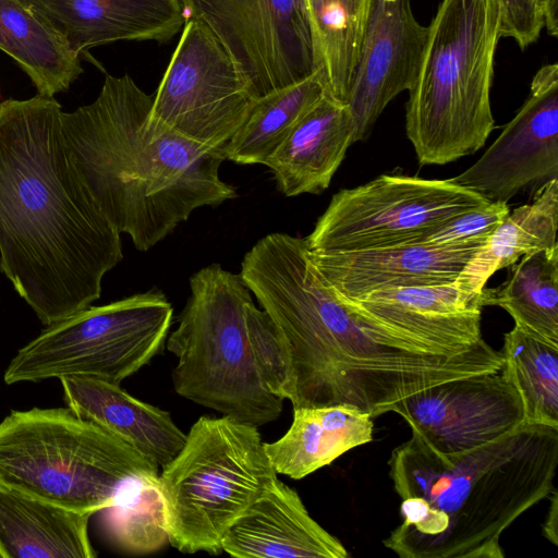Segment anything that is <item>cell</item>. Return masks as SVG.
<instances>
[{"mask_svg":"<svg viewBox=\"0 0 558 558\" xmlns=\"http://www.w3.org/2000/svg\"><path fill=\"white\" fill-rule=\"evenodd\" d=\"M100 512L107 538L125 553L149 554L169 542L158 477L130 481L118 494L114 502Z\"/></svg>","mask_w":558,"mask_h":558,"instance_id":"obj_29","label":"cell"},{"mask_svg":"<svg viewBox=\"0 0 558 558\" xmlns=\"http://www.w3.org/2000/svg\"><path fill=\"white\" fill-rule=\"evenodd\" d=\"M554 179H558L557 63L536 72L514 118L475 163L451 178L490 202L502 203Z\"/></svg>","mask_w":558,"mask_h":558,"instance_id":"obj_13","label":"cell"},{"mask_svg":"<svg viewBox=\"0 0 558 558\" xmlns=\"http://www.w3.org/2000/svg\"><path fill=\"white\" fill-rule=\"evenodd\" d=\"M173 307L158 289L87 306L46 328L8 364V385L88 377L121 384L162 349Z\"/></svg>","mask_w":558,"mask_h":558,"instance_id":"obj_8","label":"cell"},{"mask_svg":"<svg viewBox=\"0 0 558 558\" xmlns=\"http://www.w3.org/2000/svg\"><path fill=\"white\" fill-rule=\"evenodd\" d=\"M90 517L0 487V558H94Z\"/></svg>","mask_w":558,"mask_h":558,"instance_id":"obj_22","label":"cell"},{"mask_svg":"<svg viewBox=\"0 0 558 558\" xmlns=\"http://www.w3.org/2000/svg\"><path fill=\"white\" fill-rule=\"evenodd\" d=\"M221 548L241 558L349 556L342 543L311 517L296 490L279 478L230 526Z\"/></svg>","mask_w":558,"mask_h":558,"instance_id":"obj_18","label":"cell"},{"mask_svg":"<svg viewBox=\"0 0 558 558\" xmlns=\"http://www.w3.org/2000/svg\"><path fill=\"white\" fill-rule=\"evenodd\" d=\"M54 97L0 104V270L49 326L98 300L121 233L82 182Z\"/></svg>","mask_w":558,"mask_h":558,"instance_id":"obj_1","label":"cell"},{"mask_svg":"<svg viewBox=\"0 0 558 558\" xmlns=\"http://www.w3.org/2000/svg\"><path fill=\"white\" fill-rule=\"evenodd\" d=\"M488 202L451 179L381 174L336 193L304 240L311 253L418 242L448 219Z\"/></svg>","mask_w":558,"mask_h":558,"instance_id":"obj_9","label":"cell"},{"mask_svg":"<svg viewBox=\"0 0 558 558\" xmlns=\"http://www.w3.org/2000/svg\"><path fill=\"white\" fill-rule=\"evenodd\" d=\"M256 97L211 31L186 19L153 97L149 119L209 148H225Z\"/></svg>","mask_w":558,"mask_h":558,"instance_id":"obj_10","label":"cell"},{"mask_svg":"<svg viewBox=\"0 0 558 558\" xmlns=\"http://www.w3.org/2000/svg\"><path fill=\"white\" fill-rule=\"evenodd\" d=\"M151 105L129 74H107L93 102L61 113L64 145L82 182L142 252L197 208L236 197L219 177L225 148L202 146L151 122Z\"/></svg>","mask_w":558,"mask_h":558,"instance_id":"obj_2","label":"cell"},{"mask_svg":"<svg viewBox=\"0 0 558 558\" xmlns=\"http://www.w3.org/2000/svg\"><path fill=\"white\" fill-rule=\"evenodd\" d=\"M0 49L19 63L41 96L66 90L83 72L80 54L22 0H0Z\"/></svg>","mask_w":558,"mask_h":558,"instance_id":"obj_24","label":"cell"},{"mask_svg":"<svg viewBox=\"0 0 558 558\" xmlns=\"http://www.w3.org/2000/svg\"><path fill=\"white\" fill-rule=\"evenodd\" d=\"M498 0H441L409 92L405 131L421 165L472 155L495 129Z\"/></svg>","mask_w":558,"mask_h":558,"instance_id":"obj_5","label":"cell"},{"mask_svg":"<svg viewBox=\"0 0 558 558\" xmlns=\"http://www.w3.org/2000/svg\"><path fill=\"white\" fill-rule=\"evenodd\" d=\"M1 104V102H0Z\"/></svg>","mask_w":558,"mask_h":558,"instance_id":"obj_33","label":"cell"},{"mask_svg":"<svg viewBox=\"0 0 558 558\" xmlns=\"http://www.w3.org/2000/svg\"><path fill=\"white\" fill-rule=\"evenodd\" d=\"M558 179L541 186L530 204L505 217L487 243L466 264L454 281L469 299L480 302L488 279L522 256L558 246ZM481 304V303H480Z\"/></svg>","mask_w":558,"mask_h":558,"instance_id":"obj_23","label":"cell"},{"mask_svg":"<svg viewBox=\"0 0 558 558\" xmlns=\"http://www.w3.org/2000/svg\"><path fill=\"white\" fill-rule=\"evenodd\" d=\"M336 298L360 324L399 341L450 354L488 344L481 330L483 307L454 282L389 288L356 299Z\"/></svg>","mask_w":558,"mask_h":558,"instance_id":"obj_14","label":"cell"},{"mask_svg":"<svg viewBox=\"0 0 558 558\" xmlns=\"http://www.w3.org/2000/svg\"><path fill=\"white\" fill-rule=\"evenodd\" d=\"M551 506L543 526L544 536L554 545H558V496L556 488L551 492Z\"/></svg>","mask_w":558,"mask_h":558,"instance_id":"obj_32","label":"cell"},{"mask_svg":"<svg viewBox=\"0 0 558 558\" xmlns=\"http://www.w3.org/2000/svg\"><path fill=\"white\" fill-rule=\"evenodd\" d=\"M500 354L501 373L521 397L525 422L558 428V347L514 325Z\"/></svg>","mask_w":558,"mask_h":558,"instance_id":"obj_28","label":"cell"},{"mask_svg":"<svg viewBox=\"0 0 558 558\" xmlns=\"http://www.w3.org/2000/svg\"><path fill=\"white\" fill-rule=\"evenodd\" d=\"M389 412L446 454L484 446L525 422L521 397L501 369L430 386L397 401Z\"/></svg>","mask_w":558,"mask_h":558,"instance_id":"obj_12","label":"cell"},{"mask_svg":"<svg viewBox=\"0 0 558 558\" xmlns=\"http://www.w3.org/2000/svg\"><path fill=\"white\" fill-rule=\"evenodd\" d=\"M78 54L121 40L159 44L185 24L181 0H22Z\"/></svg>","mask_w":558,"mask_h":558,"instance_id":"obj_17","label":"cell"},{"mask_svg":"<svg viewBox=\"0 0 558 558\" xmlns=\"http://www.w3.org/2000/svg\"><path fill=\"white\" fill-rule=\"evenodd\" d=\"M487 241L446 246L413 242L352 252L307 251V255L336 295L356 299L389 288L452 283Z\"/></svg>","mask_w":558,"mask_h":558,"instance_id":"obj_16","label":"cell"},{"mask_svg":"<svg viewBox=\"0 0 558 558\" xmlns=\"http://www.w3.org/2000/svg\"><path fill=\"white\" fill-rule=\"evenodd\" d=\"M495 288H483L481 306L507 311L514 325L558 347V246L524 255Z\"/></svg>","mask_w":558,"mask_h":558,"instance_id":"obj_25","label":"cell"},{"mask_svg":"<svg viewBox=\"0 0 558 558\" xmlns=\"http://www.w3.org/2000/svg\"><path fill=\"white\" fill-rule=\"evenodd\" d=\"M558 428L524 422L473 450L446 454L418 435L391 451L402 522L383 543L401 558H504L500 536L550 496Z\"/></svg>","mask_w":558,"mask_h":558,"instance_id":"obj_3","label":"cell"},{"mask_svg":"<svg viewBox=\"0 0 558 558\" xmlns=\"http://www.w3.org/2000/svg\"><path fill=\"white\" fill-rule=\"evenodd\" d=\"M158 464L66 408L12 411L0 422V487L81 513L110 507Z\"/></svg>","mask_w":558,"mask_h":558,"instance_id":"obj_6","label":"cell"},{"mask_svg":"<svg viewBox=\"0 0 558 558\" xmlns=\"http://www.w3.org/2000/svg\"><path fill=\"white\" fill-rule=\"evenodd\" d=\"M509 211L507 203H485L448 219L423 235L416 243L446 246L476 240H489Z\"/></svg>","mask_w":558,"mask_h":558,"instance_id":"obj_30","label":"cell"},{"mask_svg":"<svg viewBox=\"0 0 558 558\" xmlns=\"http://www.w3.org/2000/svg\"><path fill=\"white\" fill-rule=\"evenodd\" d=\"M310 21L315 73L325 95L345 104L359 59L371 0H303Z\"/></svg>","mask_w":558,"mask_h":558,"instance_id":"obj_26","label":"cell"},{"mask_svg":"<svg viewBox=\"0 0 558 558\" xmlns=\"http://www.w3.org/2000/svg\"><path fill=\"white\" fill-rule=\"evenodd\" d=\"M499 34L515 40L524 50L534 44L544 27L542 0H498Z\"/></svg>","mask_w":558,"mask_h":558,"instance_id":"obj_31","label":"cell"},{"mask_svg":"<svg viewBox=\"0 0 558 558\" xmlns=\"http://www.w3.org/2000/svg\"><path fill=\"white\" fill-rule=\"evenodd\" d=\"M373 429V417L350 404L298 408L287 433L264 446L277 474L301 480L372 441Z\"/></svg>","mask_w":558,"mask_h":558,"instance_id":"obj_21","label":"cell"},{"mask_svg":"<svg viewBox=\"0 0 558 558\" xmlns=\"http://www.w3.org/2000/svg\"><path fill=\"white\" fill-rule=\"evenodd\" d=\"M353 143L354 125L348 107L324 95L264 165L284 196L320 194Z\"/></svg>","mask_w":558,"mask_h":558,"instance_id":"obj_19","label":"cell"},{"mask_svg":"<svg viewBox=\"0 0 558 558\" xmlns=\"http://www.w3.org/2000/svg\"><path fill=\"white\" fill-rule=\"evenodd\" d=\"M60 381L70 410L112 432L158 466L167 465L183 447L186 434L169 412L132 397L119 384L88 377Z\"/></svg>","mask_w":558,"mask_h":558,"instance_id":"obj_20","label":"cell"},{"mask_svg":"<svg viewBox=\"0 0 558 558\" xmlns=\"http://www.w3.org/2000/svg\"><path fill=\"white\" fill-rule=\"evenodd\" d=\"M190 296L166 339L177 356L175 392L240 422L260 426L283 409L288 378L280 335L240 274L210 264L190 278Z\"/></svg>","mask_w":558,"mask_h":558,"instance_id":"obj_4","label":"cell"},{"mask_svg":"<svg viewBox=\"0 0 558 558\" xmlns=\"http://www.w3.org/2000/svg\"><path fill=\"white\" fill-rule=\"evenodd\" d=\"M325 95L316 73L258 97L244 122L225 146L226 159L264 165L296 122Z\"/></svg>","mask_w":558,"mask_h":558,"instance_id":"obj_27","label":"cell"},{"mask_svg":"<svg viewBox=\"0 0 558 558\" xmlns=\"http://www.w3.org/2000/svg\"><path fill=\"white\" fill-rule=\"evenodd\" d=\"M427 36L428 26L415 19L410 0H371L344 104L353 120L354 142L365 140L387 105L410 89Z\"/></svg>","mask_w":558,"mask_h":558,"instance_id":"obj_15","label":"cell"},{"mask_svg":"<svg viewBox=\"0 0 558 558\" xmlns=\"http://www.w3.org/2000/svg\"><path fill=\"white\" fill-rule=\"evenodd\" d=\"M233 59L258 98L315 73L303 0H181ZM187 17V19H189Z\"/></svg>","mask_w":558,"mask_h":558,"instance_id":"obj_11","label":"cell"},{"mask_svg":"<svg viewBox=\"0 0 558 558\" xmlns=\"http://www.w3.org/2000/svg\"><path fill=\"white\" fill-rule=\"evenodd\" d=\"M257 426L201 416L162 468L169 543L179 551L217 555L230 526L278 478Z\"/></svg>","mask_w":558,"mask_h":558,"instance_id":"obj_7","label":"cell"}]
</instances>
